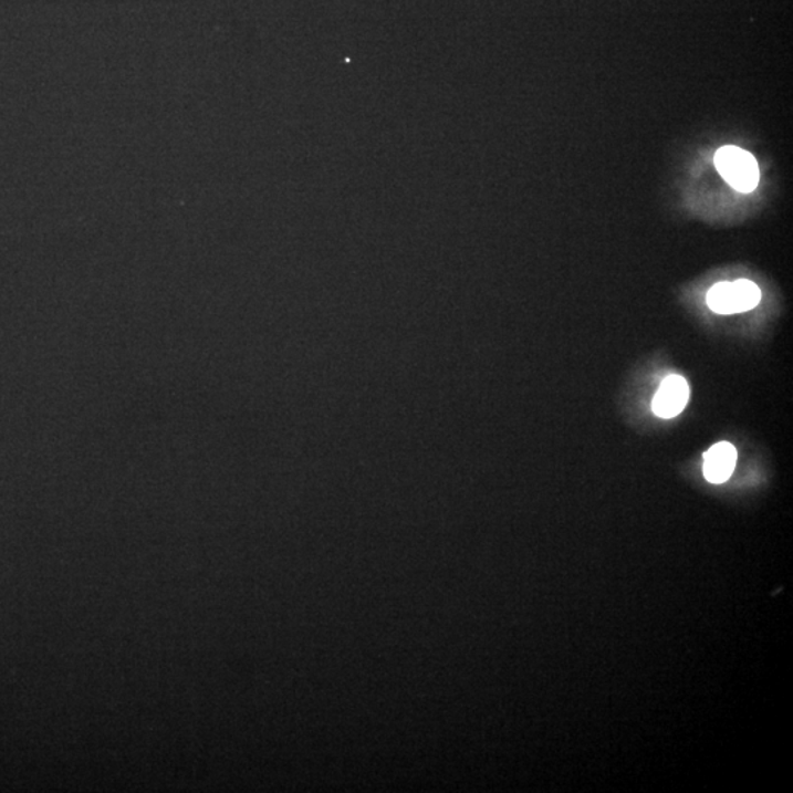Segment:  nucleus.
<instances>
[{
    "label": "nucleus",
    "instance_id": "1",
    "mask_svg": "<svg viewBox=\"0 0 793 793\" xmlns=\"http://www.w3.org/2000/svg\"><path fill=\"white\" fill-rule=\"evenodd\" d=\"M714 164L717 171L734 190L751 192L759 186V164L754 156L742 150L741 147H721L717 150Z\"/></svg>",
    "mask_w": 793,
    "mask_h": 793
},
{
    "label": "nucleus",
    "instance_id": "4",
    "mask_svg": "<svg viewBox=\"0 0 793 793\" xmlns=\"http://www.w3.org/2000/svg\"><path fill=\"white\" fill-rule=\"evenodd\" d=\"M737 459V448L732 444H714L705 456V474L708 481L712 483L728 481L732 477Z\"/></svg>",
    "mask_w": 793,
    "mask_h": 793
},
{
    "label": "nucleus",
    "instance_id": "3",
    "mask_svg": "<svg viewBox=\"0 0 793 793\" xmlns=\"http://www.w3.org/2000/svg\"><path fill=\"white\" fill-rule=\"evenodd\" d=\"M689 400V385L680 375H670L662 380L654 397L653 410L658 418L671 419L682 414Z\"/></svg>",
    "mask_w": 793,
    "mask_h": 793
},
{
    "label": "nucleus",
    "instance_id": "2",
    "mask_svg": "<svg viewBox=\"0 0 793 793\" xmlns=\"http://www.w3.org/2000/svg\"><path fill=\"white\" fill-rule=\"evenodd\" d=\"M761 291L750 280L719 282L707 294V304L719 315L752 311L760 303Z\"/></svg>",
    "mask_w": 793,
    "mask_h": 793
}]
</instances>
